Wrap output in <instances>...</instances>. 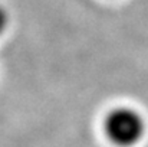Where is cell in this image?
Instances as JSON below:
<instances>
[{
	"label": "cell",
	"instance_id": "cell-1",
	"mask_svg": "<svg viewBox=\"0 0 148 147\" xmlns=\"http://www.w3.org/2000/svg\"><path fill=\"white\" fill-rule=\"evenodd\" d=\"M102 133L114 147H135L147 134V118L132 105H115L102 120Z\"/></svg>",
	"mask_w": 148,
	"mask_h": 147
},
{
	"label": "cell",
	"instance_id": "cell-2",
	"mask_svg": "<svg viewBox=\"0 0 148 147\" xmlns=\"http://www.w3.org/2000/svg\"><path fill=\"white\" fill-rule=\"evenodd\" d=\"M9 26H10V13L7 7L3 3H0V38L7 32Z\"/></svg>",
	"mask_w": 148,
	"mask_h": 147
}]
</instances>
